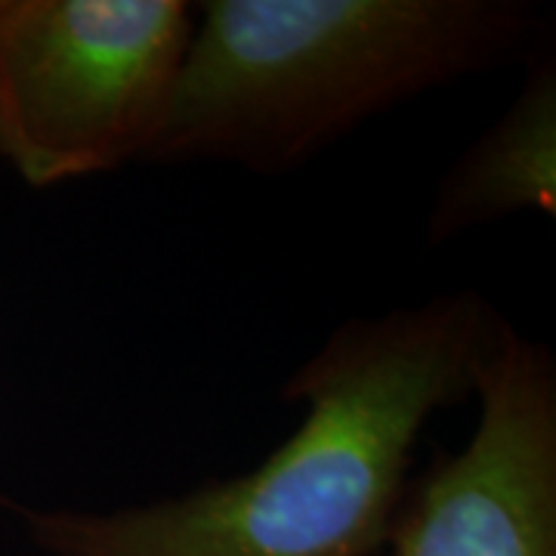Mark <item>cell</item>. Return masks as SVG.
Instances as JSON below:
<instances>
[{"instance_id": "2", "label": "cell", "mask_w": 556, "mask_h": 556, "mask_svg": "<svg viewBox=\"0 0 556 556\" xmlns=\"http://www.w3.org/2000/svg\"><path fill=\"white\" fill-rule=\"evenodd\" d=\"M544 47L517 0H207L142 164L285 174L399 102Z\"/></svg>"}, {"instance_id": "5", "label": "cell", "mask_w": 556, "mask_h": 556, "mask_svg": "<svg viewBox=\"0 0 556 556\" xmlns=\"http://www.w3.org/2000/svg\"><path fill=\"white\" fill-rule=\"evenodd\" d=\"M529 62L517 100L439 182L433 241L529 211L556 214V65L544 47Z\"/></svg>"}, {"instance_id": "3", "label": "cell", "mask_w": 556, "mask_h": 556, "mask_svg": "<svg viewBox=\"0 0 556 556\" xmlns=\"http://www.w3.org/2000/svg\"><path fill=\"white\" fill-rule=\"evenodd\" d=\"M192 31L182 0H0V159L35 189L142 161Z\"/></svg>"}, {"instance_id": "6", "label": "cell", "mask_w": 556, "mask_h": 556, "mask_svg": "<svg viewBox=\"0 0 556 556\" xmlns=\"http://www.w3.org/2000/svg\"><path fill=\"white\" fill-rule=\"evenodd\" d=\"M0 507H3V497H0Z\"/></svg>"}, {"instance_id": "1", "label": "cell", "mask_w": 556, "mask_h": 556, "mask_svg": "<svg viewBox=\"0 0 556 556\" xmlns=\"http://www.w3.org/2000/svg\"><path fill=\"white\" fill-rule=\"evenodd\" d=\"M504 316L477 291L350 318L285 396L303 420L254 470L115 510L16 507L50 556H375L430 417L477 390Z\"/></svg>"}, {"instance_id": "4", "label": "cell", "mask_w": 556, "mask_h": 556, "mask_svg": "<svg viewBox=\"0 0 556 556\" xmlns=\"http://www.w3.org/2000/svg\"><path fill=\"white\" fill-rule=\"evenodd\" d=\"M479 424L405 485L390 556H556V362L504 318L479 368Z\"/></svg>"}]
</instances>
